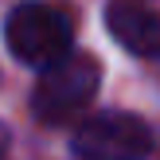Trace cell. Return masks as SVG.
Returning a JSON list of instances; mask_svg holds the SVG:
<instances>
[{
  "label": "cell",
  "instance_id": "cell-4",
  "mask_svg": "<svg viewBox=\"0 0 160 160\" xmlns=\"http://www.w3.org/2000/svg\"><path fill=\"white\" fill-rule=\"evenodd\" d=\"M106 28L125 51L133 55H160V12L145 0H109Z\"/></svg>",
  "mask_w": 160,
  "mask_h": 160
},
{
  "label": "cell",
  "instance_id": "cell-2",
  "mask_svg": "<svg viewBox=\"0 0 160 160\" xmlns=\"http://www.w3.org/2000/svg\"><path fill=\"white\" fill-rule=\"evenodd\" d=\"M98 82H102L98 59L86 51H70L67 59L39 70V82L31 90V113L47 125H62L94 102Z\"/></svg>",
  "mask_w": 160,
  "mask_h": 160
},
{
  "label": "cell",
  "instance_id": "cell-1",
  "mask_svg": "<svg viewBox=\"0 0 160 160\" xmlns=\"http://www.w3.org/2000/svg\"><path fill=\"white\" fill-rule=\"evenodd\" d=\"M4 39L8 51L28 67L47 70L51 62L67 59L70 43H74V16L59 4H43V0H23L8 12L4 20Z\"/></svg>",
  "mask_w": 160,
  "mask_h": 160
},
{
  "label": "cell",
  "instance_id": "cell-5",
  "mask_svg": "<svg viewBox=\"0 0 160 160\" xmlns=\"http://www.w3.org/2000/svg\"><path fill=\"white\" fill-rule=\"evenodd\" d=\"M0 160H8V156H4V137H0Z\"/></svg>",
  "mask_w": 160,
  "mask_h": 160
},
{
  "label": "cell",
  "instance_id": "cell-3",
  "mask_svg": "<svg viewBox=\"0 0 160 160\" xmlns=\"http://www.w3.org/2000/svg\"><path fill=\"white\" fill-rule=\"evenodd\" d=\"M148 148L152 129L137 113H94L74 133V152L82 160H145Z\"/></svg>",
  "mask_w": 160,
  "mask_h": 160
}]
</instances>
